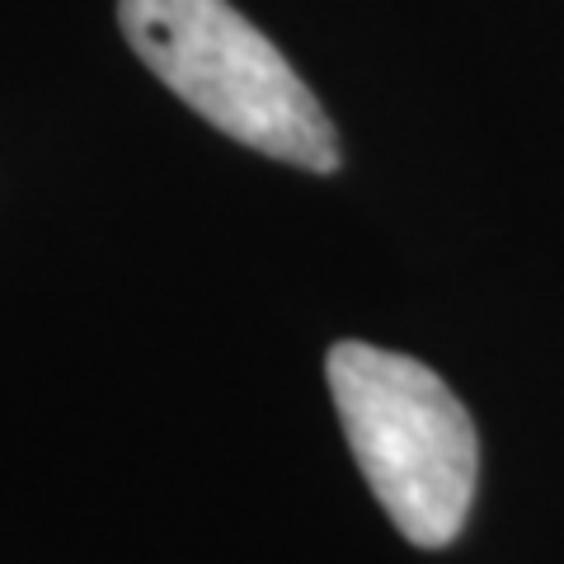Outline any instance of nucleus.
<instances>
[{
    "label": "nucleus",
    "mask_w": 564,
    "mask_h": 564,
    "mask_svg": "<svg viewBox=\"0 0 564 564\" xmlns=\"http://www.w3.org/2000/svg\"><path fill=\"white\" fill-rule=\"evenodd\" d=\"M122 39L193 113L282 165L339 170V137L288 57L231 0H118Z\"/></svg>",
    "instance_id": "nucleus-2"
},
{
    "label": "nucleus",
    "mask_w": 564,
    "mask_h": 564,
    "mask_svg": "<svg viewBox=\"0 0 564 564\" xmlns=\"http://www.w3.org/2000/svg\"><path fill=\"white\" fill-rule=\"evenodd\" d=\"M325 377L362 480L400 536L423 551L452 545L480 480V437L466 404L419 358L358 339L329 348Z\"/></svg>",
    "instance_id": "nucleus-1"
}]
</instances>
